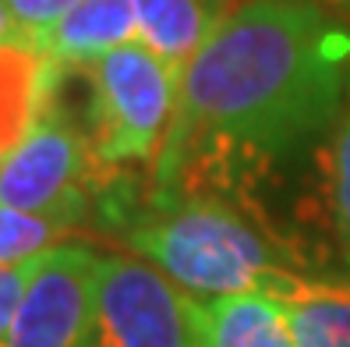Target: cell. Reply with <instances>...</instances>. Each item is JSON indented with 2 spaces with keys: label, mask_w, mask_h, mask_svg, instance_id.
Returning <instances> with one entry per match:
<instances>
[{
  "label": "cell",
  "mask_w": 350,
  "mask_h": 347,
  "mask_svg": "<svg viewBox=\"0 0 350 347\" xmlns=\"http://www.w3.org/2000/svg\"><path fill=\"white\" fill-rule=\"evenodd\" d=\"M350 75V36L312 0H244L180 71L156 198L188 177H234L291 156L333 125Z\"/></svg>",
  "instance_id": "cell-1"
},
{
  "label": "cell",
  "mask_w": 350,
  "mask_h": 347,
  "mask_svg": "<svg viewBox=\"0 0 350 347\" xmlns=\"http://www.w3.org/2000/svg\"><path fill=\"white\" fill-rule=\"evenodd\" d=\"M128 244L198 301L248 291L273 294L294 277L252 220H244L230 202L202 192L156 198V209L138 220Z\"/></svg>",
  "instance_id": "cell-2"
},
{
  "label": "cell",
  "mask_w": 350,
  "mask_h": 347,
  "mask_svg": "<svg viewBox=\"0 0 350 347\" xmlns=\"http://www.w3.org/2000/svg\"><path fill=\"white\" fill-rule=\"evenodd\" d=\"M89 78L96 163H156L174 125L180 75L142 43H128L89 64Z\"/></svg>",
  "instance_id": "cell-3"
},
{
  "label": "cell",
  "mask_w": 350,
  "mask_h": 347,
  "mask_svg": "<svg viewBox=\"0 0 350 347\" xmlns=\"http://www.w3.org/2000/svg\"><path fill=\"white\" fill-rule=\"evenodd\" d=\"M202 301L146 259L103 255L89 347H205Z\"/></svg>",
  "instance_id": "cell-4"
},
{
  "label": "cell",
  "mask_w": 350,
  "mask_h": 347,
  "mask_svg": "<svg viewBox=\"0 0 350 347\" xmlns=\"http://www.w3.org/2000/svg\"><path fill=\"white\" fill-rule=\"evenodd\" d=\"M99 266L103 255L78 241H64L39 255L0 347H89L96 330Z\"/></svg>",
  "instance_id": "cell-5"
},
{
  "label": "cell",
  "mask_w": 350,
  "mask_h": 347,
  "mask_svg": "<svg viewBox=\"0 0 350 347\" xmlns=\"http://www.w3.org/2000/svg\"><path fill=\"white\" fill-rule=\"evenodd\" d=\"M89 163H96L92 142L50 110L18 146L0 153V206L53 216L75 227L85 216Z\"/></svg>",
  "instance_id": "cell-6"
},
{
  "label": "cell",
  "mask_w": 350,
  "mask_h": 347,
  "mask_svg": "<svg viewBox=\"0 0 350 347\" xmlns=\"http://www.w3.org/2000/svg\"><path fill=\"white\" fill-rule=\"evenodd\" d=\"M32 43L57 68H89L99 57L135 43V8L131 0H81Z\"/></svg>",
  "instance_id": "cell-7"
},
{
  "label": "cell",
  "mask_w": 350,
  "mask_h": 347,
  "mask_svg": "<svg viewBox=\"0 0 350 347\" xmlns=\"http://www.w3.org/2000/svg\"><path fill=\"white\" fill-rule=\"evenodd\" d=\"M57 71L60 68L25 36L0 47V153L18 146L50 114Z\"/></svg>",
  "instance_id": "cell-8"
},
{
  "label": "cell",
  "mask_w": 350,
  "mask_h": 347,
  "mask_svg": "<svg viewBox=\"0 0 350 347\" xmlns=\"http://www.w3.org/2000/svg\"><path fill=\"white\" fill-rule=\"evenodd\" d=\"M131 8L135 43L159 57L174 75L191 64V57L223 22V11H216L205 0H131Z\"/></svg>",
  "instance_id": "cell-9"
},
{
  "label": "cell",
  "mask_w": 350,
  "mask_h": 347,
  "mask_svg": "<svg viewBox=\"0 0 350 347\" xmlns=\"http://www.w3.org/2000/svg\"><path fill=\"white\" fill-rule=\"evenodd\" d=\"M198 319L205 347H297L291 322L269 291L202 301Z\"/></svg>",
  "instance_id": "cell-10"
},
{
  "label": "cell",
  "mask_w": 350,
  "mask_h": 347,
  "mask_svg": "<svg viewBox=\"0 0 350 347\" xmlns=\"http://www.w3.org/2000/svg\"><path fill=\"white\" fill-rule=\"evenodd\" d=\"M297 347H350V287L291 277L273 291Z\"/></svg>",
  "instance_id": "cell-11"
},
{
  "label": "cell",
  "mask_w": 350,
  "mask_h": 347,
  "mask_svg": "<svg viewBox=\"0 0 350 347\" xmlns=\"http://www.w3.org/2000/svg\"><path fill=\"white\" fill-rule=\"evenodd\" d=\"M71 227L64 220L25 213L14 206H0V270L4 266H29L39 255L64 244Z\"/></svg>",
  "instance_id": "cell-12"
},
{
  "label": "cell",
  "mask_w": 350,
  "mask_h": 347,
  "mask_svg": "<svg viewBox=\"0 0 350 347\" xmlns=\"http://www.w3.org/2000/svg\"><path fill=\"white\" fill-rule=\"evenodd\" d=\"M333 213H336L343 259L350 270V75H347V96H343V120L333 146Z\"/></svg>",
  "instance_id": "cell-13"
},
{
  "label": "cell",
  "mask_w": 350,
  "mask_h": 347,
  "mask_svg": "<svg viewBox=\"0 0 350 347\" xmlns=\"http://www.w3.org/2000/svg\"><path fill=\"white\" fill-rule=\"evenodd\" d=\"M18 32L25 39H36L43 36L50 25H57L60 18H64L71 8H78L81 0H4Z\"/></svg>",
  "instance_id": "cell-14"
},
{
  "label": "cell",
  "mask_w": 350,
  "mask_h": 347,
  "mask_svg": "<svg viewBox=\"0 0 350 347\" xmlns=\"http://www.w3.org/2000/svg\"><path fill=\"white\" fill-rule=\"evenodd\" d=\"M29 273H32V262L29 266H4L0 270V344H4V337L11 330V319L18 312V301L25 294Z\"/></svg>",
  "instance_id": "cell-15"
},
{
  "label": "cell",
  "mask_w": 350,
  "mask_h": 347,
  "mask_svg": "<svg viewBox=\"0 0 350 347\" xmlns=\"http://www.w3.org/2000/svg\"><path fill=\"white\" fill-rule=\"evenodd\" d=\"M18 36H22V32H18L14 18H11V11H8V4L0 0V47L11 43V39H18Z\"/></svg>",
  "instance_id": "cell-16"
},
{
  "label": "cell",
  "mask_w": 350,
  "mask_h": 347,
  "mask_svg": "<svg viewBox=\"0 0 350 347\" xmlns=\"http://www.w3.org/2000/svg\"><path fill=\"white\" fill-rule=\"evenodd\" d=\"M205 4H213V8H216V11H223V14L230 11V0H205Z\"/></svg>",
  "instance_id": "cell-17"
},
{
  "label": "cell",
  "mask_w": 350,
  "mask_h": 347,
  "mask_svg": "<svg viewBox=\"0 0 350 347\" xmlns=\"http://www.w3.org/2000/svg\"><path fill=\"white\" fill-rule=\"evenodd\" d=\"M322 4H329V8H340V11H350V0H322Z\"/></svg>",
  "instance_id": "cell-18"
},
{
  "label": "cell",
  "mask_w": 350,
  "mask_h": 347,
  "mask_svg": "<svg viewBox=\"0 0 350 347\" xmlns=\"http://www.w3.org/2000/svg\"><path fill=\"white\" fill-rule=\"evenodd\" d=\"M312 4H322V0H312Z\"/></svg>",
  "instance_id": "cell-19"
}]
</instances>
